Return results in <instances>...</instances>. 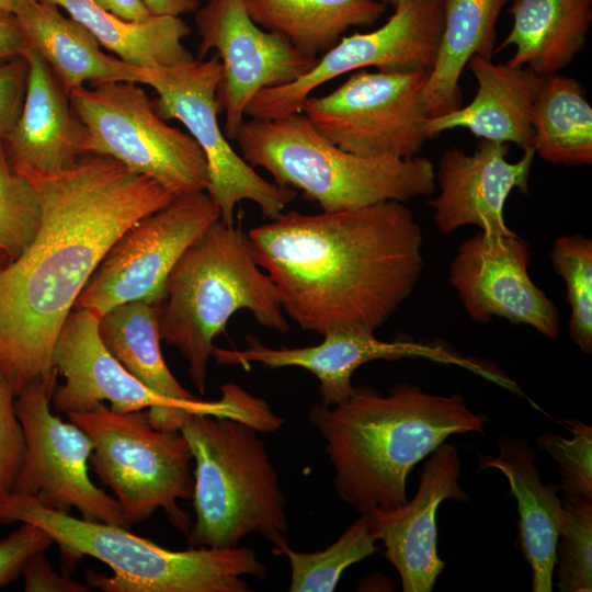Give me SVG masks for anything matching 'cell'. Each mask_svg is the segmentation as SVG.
<instances>
[{
    "mask_svg": "<svg viewBox=\"0 0 592 592\" xmlns=\"http://www.w3.org/2000/svg\"><path fill=\"white\" fill-rule=\"evenodd\" d=\"M30 180L42 210L38 231L20 257L0 263V368L15 396L33 380L55 390L54 345L93 271L126 229L174 198L98 153Z\"/></svg>",
    "mask_w": 592,
    "mask_h": 592,
    "instance_id": "cell-1",
    "label": "cell"
},
{
    "mask_svg": "<svg viewBox=\"0 0 592 592\" xmlns=\"http://www.w3.org/2000/svg\"><path fill=\"white\" fill-rule=\"evenodd\" d=\"M258 264L283 310L301 329L375 332L403 304L423 271V234L402 202L288 212L248 231Z\"/></svg>",
    "mask_w": 592,
    "mask_h": 592,
    "instance_id": "cell-2",
    "label": "cell"
},
{
    "mask_svg": "<svg viewBox=\"0 0 592 592\" xmlns=\"http://www.w3.org/2000/svg\"><path fill=\"white\" fill-rule=\"evenodd\" d=\"M308 420L326 441L338 497L360 514L403 505L412 468L449 436L482 432L487 422L460 394H430L409 383L385 396L354 387L340 403L312 405Z\"/></svg>",
    "mask_w": 592,
    "mask_h": 592,
    "instance_id": "cell-3",
    "label": "cell"
},
{
    "mask_svg": "<svg viewBox=\"0 0 592 592\" xmlns=\"http://www.w3.org/2000/svg\"><path fill=\"white\" fill-rule=\"evenodd\" d=\"M26 522L46 531L64 562L82 556L107 565V577L91 570L90 587L103 592H250L247 576L264 579L266 567L254 550L235 546L170 550L133 534L128 527L70 516L33 499L0 497V523Z\"/></svg>",
    "mask_w": 592,
    "mask_h": 592,
    "instance_id": "cell-4",
    "label": "cell"
},
{
    "mask_svg": "<svg viewBox=\"0 0 592 592\" xmlns=\"http://www.w3.org/2000/svg\"><path fill=\"white\" fill-rule=\"evenodd\" d=\"M241 309L267 329L280 333L289 329L276 287L258 264L248 232L219 219L173 266L159 316L161 340L184 357L200 394L205 392L214 340Z\"/></svg>",
    "mask_w": 592,
    "mask_h": 592,
    "instance_id": "cell-5",
    "label": "cell"
},
{
    "mask_svg": "<svg viewBox=\"0 0 592 592\" xmlns=\"http://www.w3.org/2000/svg\"><path fill=\"white\" fill-rule=\"evenodd\" d=\"M237 140L241 157L266 170L274 183L298 190L323 212L432 195L434 164L425 157H361L328 140L300 111L280 118H250Z\"/></svg>",
    "mask_w": 592,
    "mask_h": 592,
    "instance_id": "cell-6",
    "label": "cell"
},
{
    "mask_svg": "<svg viewBox=\"0 0 592 592\" xmlns=\"http://www.w3.org/2000/svg\"><path fill=\"white\" fill-rule=\"evenodd\" d=\"M180 432L195 462L189 548L235 547L251 533L269 540L275 555L289 545L286 499L260 432L201 413L190 414Z\"/></svg>",
    "mask_w": 592,
    "mask_h": 592,
    "instance_id": "cell-7",
    "label": "cell"
},
{
    "mask_svg": "<svg viewBox=\"0 0 592 592\" xmlns=\"http://www.w3.org/2000/svg\"><path fill=\"white\" fill-rule=\"evenodd\" d=\"M67 417L90 437L89 463L128 525L162 509L175 528L189 533L191 520L177 501L192 499L193 455L180 431L155 428L147 409L114 412L104 403Z\"/></svg>",
    "mask_w": 592,
    "mask_h": 592,
    "instance_id": "cell-8",
    "label": "cell"
},
{
    "mask_svg": "<svg viewBox=\"0 0 592 592\" xmlns=\"http://www.w3.org/2000/svg\"><path fill=\"white\" fill-rule=\"evenodd\" d=\"M98 320L88 310H71L60 329L52 356L56 374L65 378L52 396L56 412L83 413L109 401L114 412L147 409L150 423L169 431H180L193 413L228 417L247 424L257 421L254 397L235 383L220 387L217 401L183 402L152 391L105 349L98 333Z\"/></svg>",
    "mask_w": 592,
    "mask_h": 592,
    "instance_id": "cell-9",
    "label": "cell"
},
{
    "mask_svg": "<svg viewBox=\"0 0 592 592\" xmlns=\"http://www.w3.org/2000/svg\"><path fill=\"white\" fill-rule=\"evenodd\" d=\"M86 129L84 155L109 156L174 196L206 191L208 167L197 143L168 125L133 81L83 86L69 92Z\"/></svg>",
    "mask_w": 592,
    "mask_h": 592,
    "instance_id": "cell-10",
    "label": "cell"
},
{
    "mask_svg": "<svg viewBox=\"0 0 592 592\" xmlns=\"http://www.w3.org/2000/svg\"><path fill=\"white\" fill-rule=\"evenodd\" d=\"M221 78L223 67L214 55L172 67L144 69L140 83L157 93L152 104L158 115L182 123L204 152L209 175L206 192L218 206L220 220L234 225L236 206L242 201L253 202L266 218L276 219L295 192L262 178L230 146L218 121Z\"/></svg>",
    "mask_w": 592,
    "mask_h": 592,
    "instance_id": "cell-11",
    "label": "cell"
},
{
    "mask_svg": "<svg viewBox=\"0 0 592 592\" xmlns=\"http://www.w3.org/2000/svg\"><path fill=\"white\" fill-rule=\"evenodd\" d=\"M428 70L350 73L330 93L308 96L300 111L339 148L361 157L413 158L429 139L423 100Z\"/></svg>",
    "mask_w": 592,
    "mask_h": 592,
    "instance_id": "cell-12",
    "label": "cell"
},
{
    "mask_svg": "<svg viewBox=\"0 0 592 592\" xmlns=\"http://www.w3.org/2000/svg\"><path fill=\"white\" fill-rule=\"evenodd\" d=\"M219 219L220 210L206 191L174 196L114 241L72 310L84 309L99 318L127 301L162 304L168 277L180 257Z\"/></svg>",
    "mask_w": 592,
    "mask_h": 592,
    "instance_id": "cell-13",
    "label": "cell"
},
{
    "mask_svg": "<svg viewBox=\"0 0 592 592\" xmlns=\"http://www.w3.org/2000/svg\"><path fill=\"white\" fill-rule=\"evenodd\" d=\"M54 390L33 380L15 396V410L25 436V456L11 493L81 519L129 527L117 501L89 476L90 437L75 423L49 409Z\"/></svg>",
    "mask_w": 592,
    "mask_h": 592,
    "instance_id": "cell-14",
    "label": "cell"
},
{
    "mask_svg": "<svg viewBox=\"0 0 592 592\" xmlns=\"http://www.w3.org/2000/svg\"><path fill=\"white\" fill-rule=\"evenodd\" d=\"M394 9L378 29L343 36L297 80L260 91L246 115L272 119L300 112L319 87L369 67L387 72L429 71L441 41L443 0H402Z\"/></svg>",
    "mask_w": 592,
    "mask_h": 592,
    "instance_id": "cell-15",
    "label": "cell"
},
{
    "mask_svg": "<svg viewBox=\"0 0 592 592\" xmlns=\"http://www.w3.org/2000/svg\"><path fill=\"white\" fill-rule=\"evenodd\" d=\"M195 15L198 58L214 49L223 67L217 101L224 133L235 139L250 101L262 90L288 84L316 62L281 34L259 26L243 0H208Z\"/></svg>",
    "mask_w": 592,
    "mask_h": 592,
    "instance_id": "cell-16",
    "label": "cell"
},
{
    "mask_svg": "<svg viewBox=\"0 0 592 592\" xmlns=\"http://www.w3.org/2000/svg\"><path fill=\"white\" fill-rule=\"evenodd\" d=\"M530 263V244L517 234L488 236L479 231L458 247L448 282L475 322L485 325L493 317L502 318L555 340L559 311L532 281Z\"/></svg>",
    "mask_w": 592,
    "mask_h": 592,
    "instance_id": "cell-17",
    "label": "cell"
},
{
    "mask_svg": "<svg viewBox=\"0 0 592 592\" xmlns=\"http://www.w3.org/2000/svg\"><path fill=\"white\" fill-rule=\"evenodd\" d=\"M317 345L303 348H269L253 337H246V348L228 350L215 346L212 356L220 365L248 367L252 363L275 369L299 367L319 380L321 405L329 407L344 401L354 390L352 376L365 363L386 360L425 358L457 365L491 379L494 368L476 360L466 358L439 343L409 340L384 341L375 332L358 329H337L323 334Z\"/></svg>",
    "mask_w": 592,
    "mask_h": 592,
    "instance_id": "cell-18",
    "label": "cell"
},
{
    "mask_svg": "<svg viewBox=\"0 0 592 592\" xmlns=\"http://www.w3.org/2000/svg\"><path fill=\"white\" fill-rule=\"evenodd\" d=\"M509 151L510 145L482 140L471 155L456 147L441 155L435 170L440 191L429 204L442 234L469 225L488 236L515 234L504 221V204L514 189L527 192L535 152L524 149L521 159L510 162Z\"/></svg>",
    "mask_w": 592,
    "mask_h": 592,
    "instance_id": "cell-19",
    "label": "cell"
},
{
    "mask_svg": "<svg viewBox=\"0 0 592 592\" xmlns=\"http://www.w3.org/2000/svg\"><path fill=\"white\" fill-rule=\"evenodd\" d=\"M429 456L412 500L392 510L371 512L383 556L398 571L405 592L433 590L445 566L437 553L439 506L445 500H469L459 485L457 447L444 442Z\"/></svg>",
    "mask_w": 592,
    "mask_h": 592,
    "instance_id": "cell-20",
    "label": "cell"
},
{
    "mask_svg": "<svg viewBox=\"0 0 592 592\" xmlns=\"http://www.w3.org/2000/svg\"><path fill=\"white\" fill-rule=\"evenodd\" d=\"M21 55L29 64L24 103L1 141L13 170L27 179L47 178L77 164L84 155L86 129L47 62L30 46Z\"/></svg>",
    "mask_w": 592,
    "mask_h": 592,
    "instance_id": "cell-21",
    "label": "cell"
},
{
    "mask_svg": "<svg viewBox=\"0 0 592 592\" xmlns=\"http://www.w3.org/2000/svg\"><path fill=\"white\" fill-rule=\"evenodd\" d=\"M496 455H478L479 469L493 468L508 480L517 505L516 547L532 570V591L551 592L556 545L565 510L559 485H544L536 453L523 437L502 436Z\"/></svg>",
    "mask_w": 592,
    "mask_h": 592,
    "instance_id": "cell-22",
    "label": "cell"
},
{
    "mask_svg": "<svg viewBox=\"0 0 592 592\" xmlns=\"http://www.w3.org/2000/svg\"><path fill=\"white\" fill-rule=\"evenodd\" d=\"M467 67L477 82L476 95L465 106L429 117V139L464 128L482 140L532 148L533 106L544 77L528 68L494 64L480 55H474Z\"/></svg>",
    "mask_w": 592,
    "mask_h": 592,
    "instance_id": "cell-23",
    "label": "cell"
},
{
    "mask_svg": "<svg viewBox=\"0 0 592 592\" xmlns=\"http://www.w3.org/2000/svg\"><path fill=\"white\" fill-rule=\"evenodd\" d=\"M16 19L27 46L47 62L68 94L86 82H141L143 68L103 53L93 34L57 5L42 0Z\"/></svg>",
    "mask_w": 592,
    "mask_h": 592,
    "instance_id": "cell-24",
    "label": "cell"
},
{
    "mask_svg": "<svg viewBox=\"0 0 592 592\" xmlns=\"http://www.w3.org/2000/svg\"><path fill=\"white\" fill-rule=\"evenodd\" d=\"M513 24L494 53L514 46L506 61L540 77L567 68L587 43L592 0H513Z\"/></svg>",
    "mask_w": 592,
    "mask_h": 592,
    "instance_id": "cell-25",
    "label": "cell"
},
{
    "mask_svg": "<svg viewBox=\"0 0 592 592\" xmlns=\"http://www.w3.org/2000/svg\"><path fill=\"white\" fill-rule=\"evenodd\" d=\"M508 0H443V30L423 88L430 117L462 106L459 79L474 55L491 58L496 23Z\"/></svg>",
    "mask_w": 592,
    "mask_h": 592,
    "instance_id": "cell-26",
    "label": "cell"
},
{
    "mask_svg": "<svg viewBox=\"0 0 592 592\" xmlns=\"http://www.w3.org/2000/svg\"><path fill=\"white\" fill-rule=\"evenodd\" d=\"M86 26L105 49L134 67L152 69L194 60L183 45L191 33L180 16L150 15L128 21L99 8L92 0H44Z\"/></svg>",
    "mask_w": 592,
    "mask_h": 592,
    "instance_id": "cell-27",
    "label": "cell"
},
{
    "mask_svg": "<svg viewBox=\"0 0 592 592\" xmlns=\"http://www.w3.org/2000/svg\"><path fill=\"white\" fill-rule=\"evenodd\" d=\"M262 29L283 35L304 56L318 59L351 27L373 25L386 11L377 0H243Z\"/></svg>",
    "mask_w": 592,
    "mask_h": 592,
    "instance_id": "cell-28",
    "label": "cell"
},
{
    "mask_svg": "<svg viewBox=\"0 0 592 592\" xmlns=\"http://www.w3.org/2000/svg\"><path fill=\"white\" fill-rule=\"evenodd\" d=\"M160 312L161 304L144 300L119 304L99 317V337L110 354L152 391L178 401H197L164 362L160 349Z\"/></svg>",
    "mask_w": 592,
    "mask_h": 592,
    "instance_id": "cell-29",
    "label": "cell"
},
{
    "mask_svg": "<svg viewBox=\"0 0 592 592\" xmlns=\"http://www.w3.org/2000/svg\"><path fill=\"white\" fill-rule=\"evenodd\" d=\"M535 155L551 164L592 163V106L583 86L555 73L544 77L532 114Z\"/></svg>",
    "mask_w": 592,
    "mask_h": 592,
    "instance_id": "cell-30",
    "label": "cell"
},
{
    "mask_svg": "<svg viewBox=\"0 0 592 592\" xmlns=\"http://www.w3.org/2000/svg\"><path fill=\"white\" fill-rule=\"evenodd\" d=\"M379 549L372 514L362 513L335 542L323 550L303 553L287 545L276 555L288 560L289 592H332L346 568Z\"/></svg>",
    "mask_w": 592,
    "mask_h": 592,
    "instance_id": "cell-31",
    "label": "cell"
},
{
    "mask_svg": "<svg viewBox=\"0 0 592 592\" xmlns=\"http://www.w3.org/2000/svg\"><path fill=\"white\" fill-rule=\"evenodd\" d=\"M554 271L563 278L570 307L568 332L581 352H592V240L582 235L557 238L550 251Z\"/></svg>",
    "mask_w": 592,
    "mask_h": 592,
    "instance_id": "cell-32",
    "label": "cell"
},
{
    "mask_svg": "<svg viewBox=\"0 0 592 592\" xmlns=\"http://www.w3.org/2000/svg\"><path fill=\"white\" fill-rule=\"evenodd\" d=\"M41 218V205L31 180L13 170L0 140V253L5 262L30 247Z\"/></svg>",
    "mask_w": 592,
    "mask_h": 592,
    "instance_id": "cell-33",
    "label": "cell"
},
{
    "mask_svg": "<svg viewBox=\"0 0 592 592\" xmlns=\"http://www.w3.org/2000/svg\"><path fill=\"white\" fill-rule=\"evenodd\" d=\"M561 501L565 519L556 545V587L560 592H591L592 501Z\"/></svg>",
    "mask_w": 592,
    "mask_h": 592,
    "instance_id": "cell-34",
    "label": "cell"
},
{
    "mask_svg": "<svg viewBox=\"0 0 592 592\" xmlns=\"http://www.w3.org/2000/svg\"><path fill=\"white\" fill-rule=\"evenodd\" d=\"M560 421L571 437L544 432L536 444L557 464L561 500L592 501V426L580 419Z\"/></svg>",
    "mask_w": 592,
    "mask_h": 592,
    "instance_id": "cell-35",
    "label": "cell"
},
{
    "mask_svg": "<svg viewBox=\"0 0 592 592\" xmlns=\"http://www.w3.org/2000/svg\"><path fill=\"white\" fill-rule=\"evenodd\" d=\"M25 456V436L14 390L0 368V497L11 493Z\"/></svg>",
    "mask_w": 592,
    "mask_h": 592,
    "instance_id": "cell-36",
    "label": "cell"
},
{
    "mask_svg": "<svg viewBox=\"0 0 592 592\" xmlns=\"http://www.w3.org/2000/svg\"><path fill=\"white\" fill-rule=\"evenodd\" d=\"M54 544L50 535L35 524L21 522V526L0 540V589L14 581L26 560Z\"/></svg>",
    "mask_w": 592,
    "mask_h": 592,
    "instance_id": "cell-37",
    "label": "cell"
},
{
    "mask_svg": "<svg viewBox=\"0 0 592 592\" xmlns=\"http://www.w3.org/2000/svg\"><path fill=\"white\" fill-rule=\"evenodd\" d=\"M29 64L23 55L0 61V140L14 127L25 98Z\"/></svg>",
    "mask_w": 592,
    "mask_h": 592,
    "instance_id": "cell-38",
    "label": "cell"
},
{
    "mask_svg": "<svg viewBox=\"0 0 592 592\" xmlns=\"http://www.w3.org/2000/svg\"><path fill=\"white\" fill-rule=\"evenodd\" d=\"M25 592H87V585L54 570L45 551L33 554L24 563Z\"/></svg>",
    "mask_w": 592,
    "mask_h": 592,
    "instance_id": "cell-39",
    "label": "cell"
},
{
    "mask_svg": "<svg viewBox=\"0 0 592 592\" xmlns=\"http://www.w3.org/2000/svg\"><path fill=\"white\" fill-rule=\"evenodd\" d=\"M26 46L16 15L0 10V61L20 56Z\"/></svg>",
    "mask_w": 592,
    "mask_h": 592,
    "instance_id": "cell-40",
    "label": "cell"
},
{
    "mask_svg": "<svg viewBox=\"0 0 592 592\" xmlns=\"http://www.w3.org/2000/svg\"><path fill=\"white\" fill-rule=\"evenodd\" d=\"M99 8L128 21H144L151 14L143 0H92Z\"/></svg>",
    "mask_w": 592,
    "mask_h": 592,
    "instance_id": "cell-41",
    "label": "cell"
},
{
    "mask_svg": "<svg viewBox=\"0 0 592 592\" xmlns=\"http://www.w3.org/2000/svg\"><path fill=\"white\" fill-rule=\"evenodd\" d=\"M151 15L181 16L195 12L200 0H143Z\"/></svg>",
    "mask_w": 592,
    "mask_h": 592,
    "instance_id": "cell-42",
    "label": "cell"
},
{
    "mask_svg": "<svg viewBox=\"0 0 592 592\" xmlns=\"http://www.w3.org/2000/svg\"><path fill=\"white\" fill-rule=\"evenodd\" d=\"M38 1L42 0H0V10L18 15Z\"/></svg>",
    "mask_w": 592,
    "mask_h": 592,
    "instance_id": "cell-43",
    "label": "cell"
},
{
    "mask_svg": "<svg viewBox=\"0 0 592 592\" xmlns=\"http://www.w3.org/2000/svg\"><path fill=\"white\" fill-rule=\"evenodd\" d=\"M377 1H379V2H382L384 4H386V5L390 4V5L395 7L397 3H399L402 0H377Z\"/></svg>",
    "mask_w": 592,
    "mask_h": 592,
    "instance_id": "cell-44",
    "label": "cell"
},
{
    "mask_svg": "<svg viewBox=\"0 0 592 592\" xmlns=\"http://www.w3.org/2000/svg\"><path fill=\"white\" fill-rule=\"evenodd\" d=\"M3 262H5V259H4V257L0 253V263H3Z\"/></svg>",
    "mask_w": 592,
    "mask_h": 592,
    "instance_id": "cell-45",
    "label": "cell"
}]
</instances>
